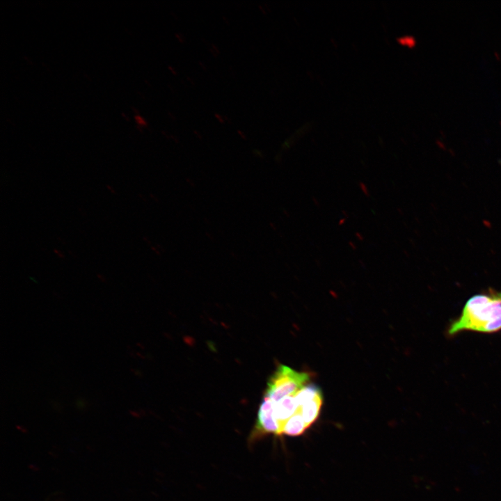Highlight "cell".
<instances>
[{
  "instance_id": "obj_6",
  "label": "cell",
  "mask_w": 501,
  "mask_h": 501,
  "mask_svg": "<svg viewBox=\"0 0 501 501\" xmlns=\"http://www.w3.org/2000/svg\"><path fill=\"white\" fill-rule=\"evenodd\" d=\"M308 427L300 412L292 416L285 424L283 435L297 436L303 434Z\"/></svg>"
},
{
  "instance_id": "obj_9",
  "label": "cell",
  "mask_w": 501,
  "mask_h": 501,
  "mask_svg": "<svg viewBox=\"0 0 501 501\" xmlns=\"http://www.w3.org/2000/svg\"><path fill=\"white\" fill-rule=\"evenodd\" d=\"M356 237L360 241L363 240V237L362 234H360V233H359V232H356Z\"/></svg>"
},
{
  "instance_id": "obj_4",
  "label": "cell",
  "mask_w": 501,
  "mask_h": 501,
  "mask_svg": "<svg viewBox=\"0 0 501 501\" xmlns=\"http://www.w3.org/2000/svg\"><path fill=\"white\" fill-rule=\"evenodd\" d=\"M297 412H299V408L294 395L285 397L274 403V416L280 426V436L283 435V427L286 422Z\"/></svg>"
},
{
  "instance_id": "obj_3",
  "label": "cell",
  "mask_w": 501,
  "mask_h": 501,
  "mask_svg": "<svg viewBox=\"0 0 501 501\" xmlns=\"http://www.w3.org/2000/svg\"><path fill=\"white\" fill-rule=\"evenodd\" d=\"M268 434L279 436L280 426L274 416V403L269 397L264 396L248 441L250 443H255Z\"/></svg>"
},
{
  "instance_id": "obj_10",
  "label": "cell",
  "mask_w": 501,
  "mask_h": 501,
  "mask_svg": "<svg viewBox=\"0 0 501 501\" xmlns=\"http://www.w3.org/2000/svg\"><path fill=\"white\" fill-rule=\"evenodd\" d=\"M349 246L351 247V248H352L353 250H355V249L356 248V246H355V244H353V242L349 241Z\"/></svg>"
},
{
  "instance_id": "obj_5",
  "label": "cell",
  "mask_w": 501,
  "mask_h": 501,
  "mask_svg": "<svg viewBox=\"0 0 501 501\" xmlns=\"http://www.w3.org/2000/svg\"><path fill=\"white\" fill-rule=\"evenodd\" d=\"M323 403L322 392L319 393L311 401L304 404L299 408L301 413L308 428H309L318 418Z\"/></svg>"
},
{
  "instance_id": "obj_2",
  "label": "cell",
  "mask_w": 501,
  "mask_h": 501,
  "mask_svg": "<svg viewBox=\"0 0 501 501\" xmlns=\"http://www.w3.org/2000/svg\"><path fill=\"white\" fill-rule=\"evenodd\" d=\"M310 377L307 372H297L280 365L267 382L264 396L276 403L285 397L296 394L307 385Z\"/></svg>"
},
{
  "instance_id": "obj_1",
  "label": "cell",
  "mask_w": 501,
  "mask_h": 501,
  "mask_svg": "<svg viewBox=\"0 0 501 501\" xmlns=\"http://www.w3.org/2000/svg\"><path fill=\"white\" fill-rule=\"evenodd\" d=\"M501 330V292L492 289L471 296L461 315L452 321L447 333L455 335L470 331L493 333Z\"/></svg>"
},
{
  "instance_id": "obj_8",
  "label": "cell",
  "mask_w": 501,
  "mask_h": 501,
  "mask_svg": "<svg viewBox=\"0 0 501 501\" xmlns=\"http://www.w3.org/2000/svg\"><path fill=\"white\" fill-rule=\"evenodd\" d=\"M359 186H360V188L362 192H363L366 196H369V191H368L366 185H365L363 182H359Z\"/></svg>"
},
{
  "instance_id": "obj_11",
  "label": "cell",
  "mask_w": 501,
  "mask_h": 501,
  "mask_svg": "<svg viewBox=\"0 0 501 501\" xmlns=\"http://www.w3.org/2000/svg\"><path fill=\"white\" fill-rule=\"evenodd\" d=\"M345 221H346V219H345V218H342V219H340V221H339V225H343V224L345 223Z\"/></svg>"
},
{
  "instance_id": "obj_7",
  "label": "cell",
  "mask_w": 501,
  "mask_h": 501,
  "mask_svg": "<svg viewBox=\"0 0 501 501\" xmlns=\"http://www.w3.org/2000/svg\"><path fill=\"white\" fill-rule=\"evenodd\" d=\"M321 392V390L317 385L313 384L306 385L302 388L296 394H294L295 400L299 408L304 404L313 399Z\"/></svg>"
}]
</instances>
